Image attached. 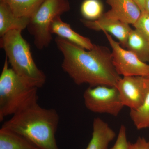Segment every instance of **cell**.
Segmentation results:
<instances>
[{
    "instance_id": "6da1fadb",
    "label": "cell",
    "mask_w": 149,
    "mask_h": 149,
    "mask_svg": "<svg viewBox=\"0 0 149 149\" xmlns=\"http://www.w3.org/2000/svg\"><path fill=\"white\" fill-rule=\"evenodd\" d=\"M55 41L63 56L62 68L74 83L116 87L121 77L116 70L108 48L95 45L87 51L59 37Z\"/></svg>"
},
{
    "instance_id": "7a4b0ae2",
    "label": "cell",
    "mask_w": 149,
    "mask_h": 149,
    "mask_svg": "<svg viewBox=\"0 0 149 149\" xmlns=\"http://www.w3.org/2000/svg\"><path fill=\"white\" fill-rule=\"evenodd\" d=\"M38 100V95L30 100L2 127L24 136L38 149H60L56 139L60 119L58 113L54 109L42 107Z\"/></svg>"
},
{
    "instance_id": "3957f363",
    "label": "cell",
    "mask_w": 149,
    "mask_h": 149,
    "mask_svg": "<svg viewBox=\"0 0 149 149\" xmlns=\"http://www.w3.org/2000/svg\"><path fill=\"white\" fill-rule=\"evenodd\" d=\"M20 30H11L0 39V47L5 52L9 63L14 71L38 88L46 81L45 74L36 65L30 45L22 35Z\"/></svg>"
},
{
    "instance_id": "277c9868",
    "label": "cell",
    "mask_w": 149,
    "mask_h": 149,
    "mask_svg": "<svg viewBox=\"0 0 149 149\" xmlns=\"http://www.w3.org/2000/svg\"><path fill=\"white\" fill-rule=\"evenodd\" d=\"M6 57L0 75V121L13 115L37 96L36 87L9 67Z\"/></svg>"
},
{
    "instance_id": "5b68a950",
    "label": "cell",
    "mask_w": 149,
    "mask_h": 149,
    "mask_svg": "<svg viewBox=\"0 0 149 149\" xmlns=\"http://www.w3.org/2000/svg\"><path fill=\"white\" fill-rule=\"evenodd\" d=\"M68 0H45L30 18L27 29L33 36L35 47L39 50L47 47L52 40L50 27L54 19L68 11Z\"/></svg>"
},
{
    "instance_id": "8992f818",
    "label": "cell",
    "mask_w": 149,
    "mask_h": 149,
    "mask_svg": "<svg viewBox=\"0 0 149 149\" xmlns=\"http://www.w3.org/2000/svg\"><path fill=\"white\" fill-rule=\"evenodd\" d=\"M84 103L90 111L117 116L124 107L116 87H89L83 94Z\"/></svg>"
},
{
    "instance_id": "52a82bcc",
    "label": "cell",
    "mask_w": 149,
    "mask_h": 149,
    "mask_svg": "<svg viewBox=\"0 0 149 149\" xmlns=\"http://www.w3.org/2000/svg\"><path fill=\"white\" fill-rule=\"evenodd\" d=\"M112 48L113 63L117 73L124 76L149 75V64L142 61L131 51L124 49L120 43L115 41L110 35L103 30Z\"/></svg>"
},
{
    "instance_id": "ba28073f",
    "label": "cell",
    "mask_w": 149,
    "mask_h": 149,
    "mask_svg": "<svg viewBox=\"0 0 149 149\" xmlns=\"http://www.w3.org/2000/svg\"><path fill=\"white\" fill-rule=\"evenodd\" d=\"M124 107L136 110L141 107L149 93V80L142 76H124L116 86Z\"/></svg>"
},
{
    "instance_id": "9c48e42d",
    "label": "cell",
    "mask_w": 149,
    "mask_h": 149,
    "mask_svg": "<svg viewBox=\"0 0 149 149\" xmlns=\"http://www.w3.org/2000/svg\"><path fill=\"white\" fill-rule=\"evenodd\" d=\"M111 9L103 13L102 18L117 20L133 25L141 16L142 12L133 0H106Z\"/></svg>"
},
{
    "instance_id": "30bf717a",
    "label": "cell",
    "mask_w": 149,
    "mask_h": 149,
    "mask_svg": "<svg viewBox=\"0 0 149 149\" xmlns=\"http://www.w3.org/2000/svg\"><path fill=\"white\" fill-rule=\"evenodd\" d=\"M81 22L85 27L92 30H104L119 40L123 47L126 48L129 33L132 29L128 24L117 20H110L101 17L97 20L90 21L81 19Z\"/></svg>"
},
{
    "instance_id": "8fae6325",
    "label": "cell",
    "mask_w": 149,
    "mask_h": 149,
    "mask_svg": "<svg viewBox=\"0 0 149 149\" xmlns=\"http://www.w3.org/2000/svg\"><path fill=\"white\" fill-rule=\"evenodd\" d=\"M50 32L87 50H91L95 46L90 39L74 31L69 24L63 21L61 16H57L52 22Z\"/></svg>"
},
{
    "instance_id": "7c38bea8",
    "label": "cell",
    "mask_w": 149,
    "mask_h": 149,
    "mask_svg": "<svg viewBox=\"0 0 149 149\" xmlns=\"http://www.w3.org/2000/svg\"><path fill=\"white\" fill-rule=\"evenodd\" d=\"M93 127L92 138L86 149H108L116 136L114 130L99 117L94 119Z\"/></svg>"
},
{
    "instance_id": "4fadbf2b",
    "label": "cell",
    "mask_w": 149,
    "mask_h": 149,
    "mask_svg": "<svg viewBox=\"0 0 149 149\" xmlns=\"http://www.w3.org/2000/svg\"><path fill=\"white\" fill-rule=\"evenodd\" d=\"M30 18L16 16L8 6L0 2V36L11 30L22 31L27 26Z\"/></svg>"
},
{
    "instance_id": "5bb4252c",
    "label": "cell",
    "mask_w": 149,
    "mask_h": 149,
    "mask_svg": "<svg viewBox=\"0 0 149 149\" xmlns=\"http://www.w3.org/2000/svg\"><path fill=\"white\" fill-rule=\"evenodd\" d=\"M0 149H38L20 134L3 128L0 129Z\"/></svg>"
},
{
    "instance_id": "9a60e30c",
    "label": "cell",
    "mask_w": 149,
    "mask_h": 149,
    "mask_svg": "<svg viewBox=\"0 0 149 149\" xmlns=\"http://www.w3.org/2000/svg\"><path fill=\"white\" fill-rule=\"evenodd\" d=\"M45 0H0L16 16L31 18Z\"/></svg>"
},
{
    "instance_id": "2e32d148",
    "label": "cell",
    "mask_w": 149,
    "mask_h": 149,
    "mask_svg": "<svg viewBox=\"0 0 149 149\" xmlns=\"http://www.w3.org/2000/svg\"><path fill=\"white\" fill-rule=\"evenodd\" d=\"M126 48L145 63L149 62V45L142 34L135 29L129 33Z\"/></svg>"
},
{
    "instance_id": "e0dca14e",
    "label": "cell",
    "mask_w": 149,
    "mask_h": 149,
    "mask_svg": "<svg viewBox=\"0 0 149 149\" xmlns=\"http://www.w3.org/2000/svg\"><path fill=\"white\" fill-rule=\"evenodd\" d=\"M130 116L137 129L149 128V93L141 107L130 110Z\"/></svg>"
},
{
    "instance_id": "ac0fdd59",
    "label": "cell",
    "mask_w": 149,
    "mask_h": 149,
    "mask_svg": "<svg viewBox=\"0 0 149 149\" xmlns=\"http://www.w3.org/2000/svg\"><path fill=\"white\" fill-rule=\"evenodd\" d=\"M80 10L85 19L94 21L100 18L103 14V6L100 0H84Z\"/></svg>"
},
{
    "instance_id": "d6986e66",
    "label": "cell",
    "mask_w": 149,
    "mask_h": 149,
    "mask_svg": "<svg viewBox=\"0 0 149 149\" xmlns=\"http://www.w3.org/2000/svg\"><path fill=\"white\" fill-rule=\"evenodd\" d=\"M135 29L141 32L149 45V13L146 11L142 12L140 18L133 25Z\"/></svg>"
},
{
    "instance_id": "ffe728a7",
    "label": "cell",
    "mask_w": 149,
    "mask_h": 149,
    "mask_svg": "<svg viewBox=\"0 0 149 149\" xmlns=\"http://www.w3.org/2000/svg\"><path fill=\"white\" fill-rule=\"evenodd\" d=\"M129 143L127 140L126 127L121 125L115 143L110 149H128Z\"/></svg>"
},
{
    "instance_id": "44dd1931",
    "label": "cell",
    "mask_w": 149,
    "mask_h": 149,
    "mask_svg": "<svg viewBox=\"0 0 149 149\" xmlns=\"http://www.w3.org/2000/svg\"><path fill=\"white\" fill-rule=\"evenodd\" d=\"M128 149H149V141L143 137H139L135 143L129 142Z\"/></svg>"
},
{
    "instance_id": "7402d4cb",
    "label": "cell",
    "mask_w": 149,
    "mask_h": 149,
    "mask_svg": "<svg viewBox=\"0 0 149 149\" xmlns=\"http://www.w3.org/2000/svg\"><path fill=\"white\" fill-rule=\"evenodd\" d=\"M133 1L137 4L142 12H143L146 11V0H133Z\"/></svg>"
},
{
    "instance_id": "603a6c76",
    "label": "cell",
    "mask_w": 149,
    "mask_h": 149,
    "mask_svg": "<svg viewBox=\"0 0 149 149\" xmlns=\"http://www.w3.org/2000/svg\"><path fill=\"white\" fill-rule=\"evenodd\" d=\"M146 11L149 13V0H146Z\"/></svg>"
},
{
    "instance_id": "cb8c5ba5",
    "label": "cell",
    "mask_w": 149,
    "mask_h": 149,
    "mask_svg": "<svg viewBox=\"0 0 149 149\" xmlns=\"http://www.w3.org/2000/svg\"><path fill=\"white\" fill-rule=\"evenodd\" d=\"M146 77L147 78H148V80H149V75H148V76H147V77Z\"/></svg>"
}]
</instances>
